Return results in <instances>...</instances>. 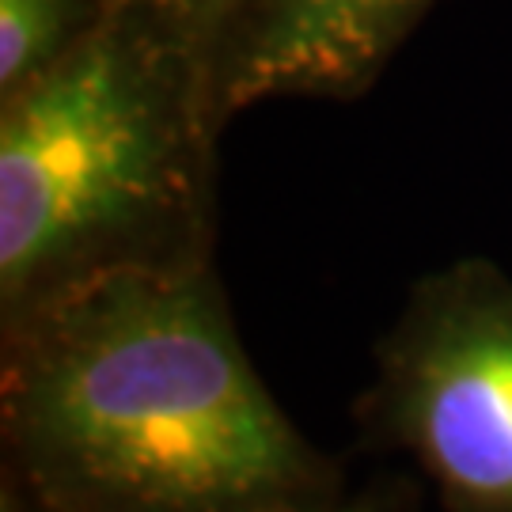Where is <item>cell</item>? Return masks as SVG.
Here are the masks:
<instances>
[{
    "instance_id": "cell-1",
    "label": "cell",
    "mask_w": 512,
    "mask_h": 512,
    "mask_svg": "<svg viewBox=\"0 0 512 512\" xmlns=\"http://www.w3.org/2000/svg\"><path fill=\"white\" fill-rule=\"evenodd\" d=\"M0 467L38 512H270L349 486L251 365L217 262L0 330Z\"/></svg>"
},
{
    "instance_id": "cell-2",
    "label": "cell",
    "mask_w": 512,
    "mask_h": 512,
    "mask_svg": "<svg viewBox=\"0 0 512 512\" xmlns=\"http://www.w3.org/2000/svg\"><path fill=\"white\" fill-rule=\"evenodd\" d=\"M224 126L217 50L133 12L0 99V330L107 277L209 266Z\"/></svg>"
},
{
    "instance_id": "cell-3",
    "label": "cell",
    "mask_w": 512,
    "mask_h": 512,
    "mask_svg": "<svg viewBox=\"0 0 512 512\" xmlns=\"http://www.w3.org/2000/svg\"><path fill=\"white\" fill-rule=\"evenodd\" d=\"M349 421L357 452L418 467L437 512H512V277L482 255L418 277Z\"/></svg>"
},
{
    "instance_id": "cell-4",
    "label": "cell",
    "mask_w": 512,
    "mask_h": 512,
    "mask_svg": "<svg viewBox=\"0 0 512 512\" xmlns=\"http://www.w3.org/2000/svg\"><path fill=\"white\" fill-rule=\"evenodd\" d=\"M437 0H255L220 54L228 122L270 99H357Z\"/></svg>"
},
{
    "instance_id": "cell-5",
    "label": "cell",
    "mask_w": 512,
    "mask_h": 512,
    "mask_svg": "<svg viewBox=\"0 0 512 512\" xmlns=\"http://www.w3.org/2000/svg\"><path fill=\"white\" fill-rule=\"evenodd\" d=\"M107 16V0H0V99L57 69Z\"/></svg>"
},
{
    "instance_id": "cell-6",
    "label": "cell",
    "mask_w": 512,
    "mask_h": 512,
    "mask_svg": "<svg viewBox=\"0 0 512 512\" xmlns=\"http://www.w3.org/2000/svg\"><path fill=\"white\" fill-rule=\"evenodd\" d=\"M110 12H133L152 23H160L167 31L202 42L209 50L224 54L228 38L239 27V19L247 16V8L255 0H107Z\"/></svg>"
},
{
    "instance_id": "cell-7",
    "label": "cell",
    "mask_w": 512,
    "mask_h": 512,
    "mask_svg": "<svg viewBox=\"0 0 512 512\" xmlns=\"http://www.w3.org/2000/svg\"><path fill=\"white\" fill-rule=\"evenodd\" d=\"M270 512H429L425 509V482L421 475L410 471H395L387 467L368 482L342 490L323 501H304V505H285V509Z\"/></svg>"
},
{
    "instance_id": "cell-8",
    "label": "cell",
    "mask_w": 512,
    "mask_h": 512,
    "mask_svg": "<svg viewBox=\"0 0 512 512\" xmlns=\"http://www.w3.org/2000/svg\"><path fill=\"white\" fill-rule=\"evenodd\" d=\"M0 512H38V505L27 497L16 475H8L4 467H0Z\"/></svg>"
}]
</instances>
